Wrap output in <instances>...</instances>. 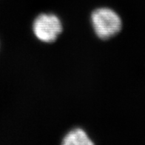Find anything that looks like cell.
Instances as JSON below:
<instances>
[{
  "label": "cell",
  "mask_w": 145,
  "mask_h": 145,
  "mask_svg": "<svg viewBox=\"0 0 145 145\" xmlns=\"http://www.w3.org/2000/svg\"><path fill=\"white\" fill-rule=\"evenodd\" d=\"M33 31L36 38L41 42H54L62 31L61 22L55 14H40L33 22Z\"/></svg>",
  "instance_id": "2"
},
{
  "label": "cell",
  "mask_w": 145,
  "mask_h": 145,
  "mask_svg": "<svg viewBox=\"0 0 145 145\" xmlns=\"http://www.w3.org/2000/svg\"><path fill=\"white\" fill-rule=\"evenodd\" d=\"M62 144L65 145H91L93 144V142L84 130L76 128L65 136Z\"/></svg>",
  "instance_id": "3"
},
{
  "label": "cell",
  "mask_w": 145,
  "mask_h": 145,
  "mask_svg": "<svg viewBox=\"0 0 145 145\" xmlns=\"http://www.w3.org/2000/svg\"><path fill=\"white\" fill-rule=\"evenodd\" d=\"M91 22L95 34L101 39H108L116 36L122 26L118 14L107 8L95 10L91 15Z\"/></svg>",
  "instance_id": "1"
}]
</instances>
